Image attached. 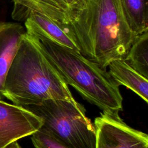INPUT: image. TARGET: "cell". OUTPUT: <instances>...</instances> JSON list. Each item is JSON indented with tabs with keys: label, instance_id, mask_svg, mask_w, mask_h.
<instances>
[{
	"label": "cell",
	"instance_id": "cell-3",
	"mask_svg": "<svg viewBox=\"0 0 148 148\" xmlns=\"http://www.w3.org/2000/svg\"><path fill=\"white\" fill-rule=\"evenodd\" d=\"M34 38L67 85L73 87L83 98L103 112L116 113L122 110L120 85L106 69L85 58L78 51L45 39Z\"/></svg>",
	"mask_w": 148,
	"mask_h": 148
},
{
	"label": "cell",
	"instance_id": "cell-14",
	"mask_svg": "<svg viewBox=\"0 0 148 148\" xmlns=\"http://www.w3.org/2000/svg\"><path fill=\"white\" fill-rule=\"evenodd\" d=\"M5 148H21V147L18 143L17 141H16V142H14L10 143V145L7 146Z\"/></svg>",
	"mask_w": 148,
	"mask_h": 148
},
{
	"label": "cell",
	"instance_id": "cell-8",
	"mask_svg": "<svg viewBox=\"0 0 148 148\" xmlns=\"http://www.w3.org/2000/svg\"><path fill=\"white\" fill-rule=\"evenodd\" d=\"M24 25L26 33L38 39H45L60 46L79 51L67 25L61 27L38 13L31 14L25 20Z\"/></svg>",
	"mask_w": 148,
	"mask_h": 148
},
{
	"label": "cell",
	"instance_id": "cell-9",
	"mask_svg": "<svg viewBox=\"0 0 148 148\" xmlns=\"http://www.w3.org/2000/svg\"><path fill=\"white\" fill-rule=\"evenodd\" d=\"M25 32V28L19 23L0 22V100L5 98V78Z\"/></svg>",
	"mask_w": 148,
	"mask_h": 148
},
{
	"label": "cell",
	"instance_id": "cell-11",
	"mask_svg": "<svg viewBox=\"0 0 148 148\" xmlns=\"http://www.w3.org/2000/svg\"><path fill=\"white\" fill-rule=\"evenodd\" d=\"M123 60L136 71L148 79V30L135 37Z\"/></svg>",
	"mask_w": 148,
	"mask_h": 148
},
{
	"label": "cell",
	"instance_id": "cell-4",
	"mask_svg": "<svg viewBox=\"0 0 148 148\" xmlns=\"http://www.w3.org/2000/svg\"><path fill=\"white\" fill-rule=\"evenodd\" d=\"M24 108L41 118V128L68 147L95 148L94 126L76 101L48 99Z\"/></svg>",
	"mask_w": 148,
	"mask_h": 148
},
{
	"label": "cell",
	"instance_id": "cell-15",
	"mask_svg": "<svg viewBox=\"0 0 148 148\" xmlns=\"http://www.w3.org/2000/svg\"><path fill=\"white\" fill-rule=\"evenodd\" d=\"M77 1H79V0H65V1L66 2V3L68 4V6L73 5V3L76 2Z\"/></svg>",
	"mask_w": 148,
	"mask_h": 148
},
{
	"label": "cell",
	"instance_id": "cell-6",
	"mask_svg": "<svg viewBox=\"0 0 148 148\" xmlns=\"http://www.w3.org/2000/svg\"><path fill=\"white\" fill-rule=\"evenodd\" d=\"M42 125L41 118L27 109L0 100V148L32 135Z\"/></svg>",
	"mask_w": 148,
	"mask_h": 148
},
{
	"label": "cell",
	"instance_id": "cell-10",
	"mask_svg": "<svg viewBox=\"0 0 148 148\" xmlns=\"http://www.w3.org/2000/svg\"><path fill=\"white\" fill-rule=\"evenodd\" d=\"M108 67L109 74L120 86L130 89L146 103L148 102V79L136 71L123 59L112 61Z\"/></svg>",
	"mask_w": 148,
	"mask_h": 148
},
{
	"label": "cell",
	"instance_id": "cell-5",
	"mask_svg": "<svg viewBox=\"0 0 148 148\" xmlns=\"http://www.w3.org/2000/svg\"><path fill=\"white\" fill-rule=\"evenodd\" d=\"M95 148H148V136L134 129L119 113L103 112L94 120Z\"/></svg>",
	"mask_w": 148,
	"mask_h": 148
},
{
	"label": "cell",
	"instance_id": "cell-2",
	"mask_svg": "<svg viewBox=\"0 0 148 148\" xmlns=\"http://www.w3.org/2000/svg\"><path fill=\"white\" fill-rule=\"evenodd\" d=\"M5 97L23 108L48 99L75 101L68 85L26 32L6 75Z\"/></svg>",
	"mask_w": 148,
	"mask_h": 148
},
{
	"label": "cell",
	"instance_id": "cell-12",
	"mask_svg": "<svg viewBox=\"0 0 148 148\" xmlns=\"http://www.w3.org/2000/svg\"><path fill=\"white\" fill-rule=\"evenodd\" d=\"M127 21L137 36L148 30L147 0H120Z\"/></svg>",
	"mask_w": 148,
	"mask_h": 148
},
{
	"label": "cell",
	"instance_id": "cell-13",
	"mask_svg": "<svg viewBox=\"0 0 148 148\" xmlns=\"http://www.w3.org/2000/svg\"><path fill=\"white\" fill-rule=\"evenodd\" d=\"M31 140L35 148H69L42 128L32 135Z\"/></svg>",
	"mask_w": 148,
	"mask_h": 148
},
{
	"label": "cell",
	"instance_id": "cell-7",
	"mask_svg": "<svg viewBox=\"0 0 148 148\" xmlns=\"http://www.w3.org/2000/svg\"><path fill=\"white\" fill-rule=\"evenodd\" d=\"M12 17L25 21L32 13L43 15L58 25L65 27L69 24V6L65 0H12Z\"/></svg>",
	"mask_w": 148,
	"mask_h": 148
},
{
	"label": "cell",
	"instance_id": "cell-1",
	"mask_svg": "<svg viewBox=\"0 0 148 148\" xmlns=\"http://www.w3.org/2000/svg\"><path fill=\"white\" fill-rule=\"evenodd\" d=\"M68 14L67 27L80 53L103 69L124 59L136 36L120 0H79Z\"/></svg>",
	"mask_w": 148,
	"mask_h": 148
}]
</instances>
